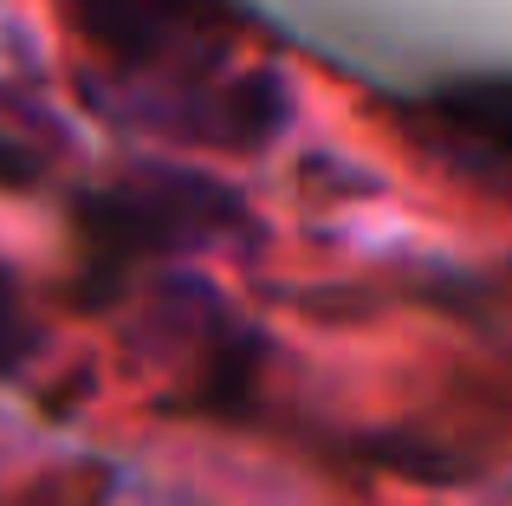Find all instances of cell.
Here are the masks:
<instances>
[{
	"instance_id": "obj_4",
	"label": "cell",
	"mask_w": 512,
	"mask_h": 506,
	"mask_svg": "<svg viewBox=\"0 0 512 506\" xmlns=\"http://www.w3.org/2000/svg\"><path fill=\"white\" fill-rule=\"evenodd\" d=\"M26 344H33V325H26V305L20 292H13V279L0 273V370H13L26 357Z\"/></svg>"
},
{
	"instance_id": "obj_2",
	"label": "cell",
	"mask_w": 512,
	"mask_h": 506,
	"mask_svg": "<svg viewBox=\"0 0 512 506\" xmlns=\"http://www.w3.org/2000/svg\"><path fill=\"white\" fill-rule=\"evenodd\" d=\"M240 221H247L240 195L208 176H188V169H143V176L85 195V208H78L85 247L98 260H150V253L175 247H208L234 234Z\"/></svg>"
},
{
	"instance_id": "obj_5",
	"label": "cell",
	"mask_w": 512,
	"mask_h": 506,
	"mask_svg": "<svg viewBox=\"0 0 512 506\" xmlns=\"http://www.w3.org/2000/svg\"><path fill=\"white\" fill-rule=\"evenodd\" d=\"M39 176V156L26 150L20 137H7V130H0V182H13V189H20V182H33Z\"/></svg>"
},
{
	"instance_id": "obj_3",
	"label": "cell",
	"mask_w": 512,
	"mask_h": 506,
	"mask_svg": "<svg viewBox=\"0 0 512 506\" xmlns=\"http://www.w3.org/2000/svg\"><path fill=\"white\" fill-rule=\"evenodd\" d=\"M409 143L448 176L487 195H512V72H480L435 85L402 111Z\"/></svg>"
},
{
	"instance_id": "obj_1",
	"label": "cell",
	"mask_w": 512,
	"mask_h": 506,
	"mask_svg": "<svg viewBox=\"0 0 512 506\" xmlns=\"http://www.w3.org/2000/svg\"><path fill=\"white\" fill-rule=\"evenodd\" d=\"M78 39L130 91L143 124L201 150H260L292 98L273 65H234L247 13L234 0H65Z\"/></svg>"
}]
</instances>
